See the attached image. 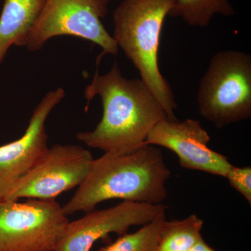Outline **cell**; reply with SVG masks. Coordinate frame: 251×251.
Segmentation results:
<instances>
[{
    "instance_id": "obj_1",
    "label": "cell",
    "mask_w": 251,
    "mask_h": 251,
    "mask_svg": "<svg viewBox=\"0 0 251 251\" xmlns=\"http://www.w3.org/2000/svg\"><path fill=\"white\" fill-rule=\"evenodd\" d=\"M84 94L86 110L94 97H100L103 116L93 130L77 133V139L104 153L125 154L139 150L153 127L168 119L141 79L126 78L117 62L104 75L97 71Z\"/></svg>"
},
{
    "instance_id": "obj_2",
    "label": "cell",
    "mask_w": 251,
    "mask_h": 251,
    "mask_svg": "<svg viewBox=\"0 0 251 251\" xmlns=\"http://www.w3.org/2000/svg\"><path fill=\"white\" fill-rule=\"evenodd\" d=\"M171 175L161 150L153 145L125 154L104 153L94 158L85 179L62 210L67 216L87 213L112 199L161 204L168 196L166 184Z\"/></svg>"
},
{
    "instance_id": "obj_3",
    "label": "cell",
    "mask_w": 251,
    "mask_h": 251,
    "mask_svg": "<svg viewBox=\"0 0 251 251\" xmlns=\"http://www.w3.org/2000/svg\"><path fill=\"white\" fill-rule=\"evenodd\" d=\"M175 2L122 0L113 13L112 36L171 120H177L175 115L177 105L171 86L160 72L158 51L162 28Z\"/></svg>"
},
{
    "instance_id": "obj_4",
    "label": "cell",
    "mask_w": 251,
    "mask_h": 251,
    "mask_svg": "<svg viewBox=\"0 0 251 251\" xmlns=\"http://www.w3.org/2000/svg\"><path fill=\"white\" fill-rule=\"evenodd\" d=\"M200 114L223 128L251 117V56L227 50L211 57L197 94Z\"/></svg>"
},
{
    "instance_id": "obj_5",
    "label": "cell",
    "mask_w": 251,
    "mask_h": 251,
    "mask_svg": "<svg viewBox=\"0 0 251 251\" xmlns=\"http://www.w3.org/2000/svg\"><path fill=\"white\" fill-rule=\"evenodd\" d=\"M111 0H46L45 6L24 46L35 52L55 36H73L100 46L105 54L117 55L116 41L105 29L101 19L106 16Z\"/></svg>"
},
{
    "instance_id": "obj_6",
    "label": "cell",
    "mask_w": 251,
    "mask_h": 251,
    "mask_svg": "<svg viewBox=\"0 0 251 251\" xmlns=\"http://www.w3.org/2000/svg\"><path fill=\"white\" fill-rule=\"evenodd\" d=\"M69 222L55 200L0 201V251H54Z\"/></svg>"
},
{
    "instance_id": "obj_7",
    "label": "cell",
    "mask_w": 251,
    "mask_h": 251,
    "mask_svg": "<svg viewBox=\"0 0 251 251\" xmlns=\"http://www.w3.org/2000/svg\"><path fill=\"white\" fill-rule=\"evenodd\" d=\"M94 158L80 145L56 144L20 180L6 201H51L78 187L90 171Z\"/></svg>"
},
{
    "instance_id": "obj_8",
    "label": "cell",
    "mask_w": 251,
    "mask_h": 251,
    "mask_svg": "<svg viewBox=\"0 0 251 251\" xmlns=\"http://www.w3.org/2000/svg\"><path fill=\"white\" fill-rule=\"evenodd\" d=\"M166 209L163 204L130 201H122L105 209H94L69 223L54 251H91L97 241L112 233H127L130 227L148 224Z\"/></svg>"
},
{
    "instance_id": "obj_9",
    "label": "cell",
    "mask_w": 251,
    "mask_h": 251,
    "mask_svg": "<svg viewBox=\"0 0 251 251\" xmlns=\"http://www.w3.org/2000/svg\"><path fill=\"white\" fill-rule=\"evenodd\" d=\"M64 97L65 91L61 87L48 92L33 111L22 136L0 146V201H6L20 180L47 151L46 120Z\"/></svg>"
},
{
    "instance_id": "obj_10",
    "label": "cell",
    "mask_w": 251,
    "mask_h": 251,
    "mask_svg": "<svg viewBox=\"0 0 251 251\" xmlns=\"http://www.w3.org/2000/svg\"><path fill=\"white\" fill-rule=\"evenodd\" d=\"M210 136L196 120L166 119L149 133L145 145L163 147L179 158L181 168L225 177L232 164L227 156L208 146Z\"/></svg>"
},
{
    "instance_id": "obj_11",
    "label": "cell",
    "mask_w": 251,
    "mask_h": 251,
    "mask_svg": "<svg viewBox=\"0 0 251 251\" xmlns=\"http://www.w3.org/2000/svg\"><path fill=\"white\" fill-rule=\"evenodd\" d=\"M46 2V0H4L0 15V64L11 46H24Z\"/></svg>"
},
{
    "instance_id": "obj_12",
    "label": "cell",
    "mask_w": 251,
    "mask_h": 251,
    "mask_svg": "<svg viewBox=\"0 0 251 251\" xmlns=\"http://www.w3.org/2000/svg\"><path fill=\"white\" fill-rule=\"evenodd\" d=\"M204 221L196 214L180 221H168L162 226L158 251H189L201 239Z\"/></svg>"
},
{
    "instance_id": "obj_13",
    "label": "cell",
    "mask_w": 251,
    "mask_h": 251,
    "mask_svg": "<svg viewBox=\"0 0 251 251\" xmlns=\"http://www.w3.org/2000/svg\"><path fill=\"white\" fill-rule=\"evenodd\" d=\"M235 14L230 0H175L169 16L180 18L193 27H206L215 15Z\"/></svg>"
},
{
    "instance_id": "obj_14",
    "label": "cell",
    "mask_w": 251,
    "mask_h": 251,
    "mask_svg": "<svg viewBox=\"0 0 251 251\" xmlns=\"http://www.w3.org/2000/svg\"><path fill=\"white\" fill-rule=\"evenodd\" d=\"M166 220V211L136 232L122 234L115 242L97 251H158L160 232Z\"/></svg>"
},
{
    "instance_id": "obj_15",
    "label": "cell",
    "mask_w": 251,
    "mask_h": 251,
    "mask_svg": "<svg viewBox=\"0 0 251 251\" xmlns=\"http://www.w3.org/2000/svg\"><path fill=\"white\" fill-rule=\"evenodd\" d=\"M229 184L238 191L249 204H251V168L250 166H232L226 176Z\"/></svg>"
},
{
    "instance_id": "obj_16",
    "label": "cell",
    "mask_w": 251,
    "mask_h": 251,
    "mask_svg": "<svg viewBox=\"0 0 251 251\" xmlns=\"http://www.w3.org/2000/svg\"><path fill=\"white\" fill-rule=\"evenodd\" d=\"M189 251H217L206 244L204 239H201Z\"/></svg>"
}]
</instances>
